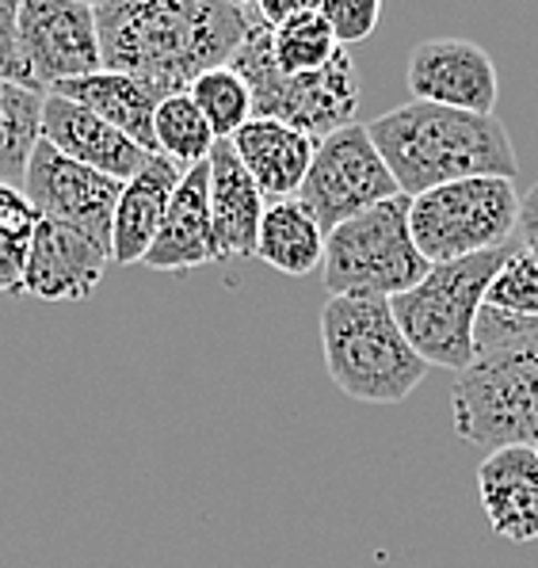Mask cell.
<instances>
[{"mask_svg": "<svg viewBox=\"0 0 538 568\" xmlns=\"http://www.w3.org/2000/svg\"><path fill=\"white\" fill-rule=\"evenodd\" d=\"M253 256L264 260L267 267H275L280 275L306 278L325 260V233H321L314 214L298 199L267 203Z\"/></svg>", "mask_w": 538, "mask_h": 568, "instance_id": "obj_21", "label": "cell"}, {"mask_svg": "<svg viewBox=\"0 0 538 568\" xmlns=\"http://www.w3.org/2000/svg\"><path fill=\"white\" fill-rule=\"evenodd\" d=\"M516 180L477 176L432 187L409 199L413 244L432 267L505 248L519 230Z\"/></svg>", "mask_w": 538, "mask_h": 568, "instance_id": "obj_8", "label": "cell"}, {"mask_svg": "<svg viewBox=\"0 0 538 568\" xmlns=\"http://www.w3.org/2000/svg\"><path fill=\"white\" fill-rule=\"evenodd\" d=\"M180 180H184L180 164H172L169 156H150V164L123 183L115 222H111V260L115 264H142Z\"/></svg>", "mask_w": 538, "mask_h": 568, "instance_id": "obj_19", "label": "cell"}, {"mask_svg": "<svg viewBox=\"0 0 538 568\" xmlns=\"http://www.w3.org/2000/svg\"><path fill=\"white\" fill-rule=\"evenodd\" d=\"M16 12H20L16 0H0V81L28 84V89H34L31 69H28V61H23V50H20V34H16Z\"/></svg>", "mask_w": 538, "mask_h": 568, "instance_id": "obj_29", "label": "cell"}, {"mask_svg": "<svg viewBox=\"0 0 538 568\" xmlns=\"http://www.w3.org/2000/svg\"><path fill=\"white\" fill-rule=\"evenodd\" d=\"M62 100L81 103L84 111H92L95 119H103L108 126H115L119 134H126L134 145H142L150 156H158V142H153V115H158L161 92L150 89L145 81L126 73H100L81 77V81H65L58 89H50Z\"/></svg>", "mask_w": 538, "mask_h": 568, "instance_id": "obj_20", "label": "cell"}, {"mask_svg": "<svg viewBox=\"0 0 538 568\" xmlns=\"http://www.w3.org/2000/svg\"><path fill=\"white\" fill-rule=\"evenodd\" d=\"M367 134L405 199L477 176L516 180L519 172L511 138L497 115L409 100L367 122Z\"/></svg>", "mask_w": 538, "mask_h": 568, "instance_id": "obj_2", "label": "cell"}, {"mask_svg": "<svg viewBox=\"0 0 538 568\" xmlns=\"http://www.w3.org/2000/svg\"><path fill=\"white\" fill-rule=\"evenodd\" d=\"M153 142H158V156H169L180 169H195L206 164L219 145L214 130L206 126V119L199 115V108L191 103L187 92L164 95L158 103V115H153Z\"/></svg>", "mask_w": 538, "mask_h": 568, "instance_id": "obj_23", "label": "cell"}, {"mask_svg": "<svg viewBox=\"0 0 538 568\" xmlns=\"http://www.w3.org/2000/svg\"><path fill=\"white\" fill-rule=\"evenodd\" d=\"M477 493L497 538L538 541V450L505 447L477 466Z\"/></svg>", "mask_w": 538, "mask_h": 568, "instance_id": "obj_17", "label": "cell"}, {"mask_svg": "<svg viewBox=\"0 0 538 568\" xmlns=\"http://www.w3.org/2000/svg\"><path fill=\"white\" fill-rule=\"evenodd\" d=\"M111 264V252L100 248L92 237L54 222H39L28 252V275L23 294L39 302H84L100 286L103 271Z\"/></svg>", "mask_w": 538, "mask_h": 568, "instance_id": "obj_13", "label": "cell"}, {"mask_svg": "<svg viewBox=\"0 0 538 568\" xmlns=\"http://www.w3.org/2000/svg\"><path fill=\"white\" fill-rule=\"evenodd\" d=\"M230 150L245 164L264 203H286V199H298L309 164H314L317 142L280 119H248L230 138Z\"/></svg>", "mask_w": 538, "mask_h": 568, "instance_id": "obj_16", "label": "cell"}, {"mask_svg": "<svg viewBox=\"0 0 538 568\" xmlns=\"http://www.w3.org/2000/svg\"><path fill=\"white\" fill-rule=\"evenodd\" d=\"M16 34L39 92L103 69L95 12L84 0H23L16 12Z\"/></svg>", "mask_w": 538, "mask_h": 568, "instance_id": "obj_10", "label": "cell"}, {"mask_svg": "<svg viewBox=\"0 0 538 568\" xmlns=\"http://www.w3.org/2000/svg\"><path fill=\"white\" fill-rule=\"evenodd\" d=\"M519 244H527L531 252H538V183L524 195L519 203Z\"/></svg>", "mask_w": 538, "mask_h": 568, "instance_id": "obj_33", "label": "cell"}, {"mask_svg": "<svg viewBox=\"0 0 538 568\" xmlns=\"http://www.w3.org/2000/svg\"><path fill=\"white\" fill-rule=\"evenodd\" d=\"M321 16H325L328 31L336 34V47L348 50L352 42L370 39L382 20V4L378 0H325L317 4Z\"/></svg>", "mask_w": 538, "mask_h": 568, "instance_id": "obj_27", "label": "cell"}, {"mask_svg": "<svg viewBox=\"0 0 538 568\" xmlns=\"http://www.w3.org/2000/svg\"><path fill=\"white\" fill-rule=\"evenodd\" d=\"M248 84L253 119H280L302 130L314 142L352 126L359 111V69L348 50H336L333 61L317 73L283 77L272 58V28L260 20L256 4H245V39L230 61Z\"/></svg>", "mask_w": 538, "mask_h": 568, "instance_id": "obj_5", "label": "cell"}, {"mask_svg": "<svg viewBox=\"0 0 538 568\" xmlns=\"http://www.w3.org/2000/svg\"><path fill=\"white\" fill-rule=\"evenodd\" d=\"M481 332H489V336H500V332H524V336H538V325H531V321H511V317H505V313L481 305L474 336H481Z\"/></svg>", "mask_w": 538, "mask_h": 568, "instance_id": "obj_31", "label": "cell"}, {"mask_svg": "<svg viewBox=\"0 0 538 568\" xmlns=\"http://www.w3.org/2000/svg\"><path fill=\"white\" fill-rule=\"evenodd\" d=\"M336 50H341L336 47V34L328 31L317 4H309L302 16H294L291 23L272 31V58L283 77L317 73V69H325L333 61Z\"/></svg>", "mask_w": 538, "mask_h": 568, "instance_id": "obj_24", "label": "cell"}, {"mask_svg": "<svg viewBox=\"0 0 538 568\" xmlns=\"http://www.w3.org/2000/svg\"><path fill=\"white\" fill-rule=\"evenodd\" d=\"M511 248H516V241L505 244V248L481 252V256L428 267V275L413 291L397 294L389 302L397 328L405 332L413 352L428 366H447V371L458 374L474 363L477 313L485 305L493 275L500 271Z\"/></svg>", "mask_w": 538, "mask_h": 568, "instance_id": "obj_6", "label": "cell"}, {"mask_svg": "<svg viewBox=\"0 0 538 568\" xmlns=\"http://www.w3.org/2000/svg\"><path fill=\"white\" fill-rule=\"evenodd\" d=\"M28 252H31V244L0 241V298L23 294V275H28Z\"/></svg>", "mask_w": 538, "mask_h": 568, "instance_id": "obj_30", "label": "cell"}, {"mask_svg": "<svg viewBox=\"0 0 538 568\" xmlns=\"http://www.w3.org/2000/svg\"><path fill=\"white\" fill-rule=\"evenodd\" d=\"M397 195H402L397 180L389 176L367 126L352 122V126L317 142L314 164H309L306 183L298 191V203L314 214L321 233H333L336 225L352 222V217L367 214L370 206L389 203Z\"/></svg>", "mask_w": 538, "mask_h": 568, "instance_id": "obj_9", "label": "cell"}, {"mask_svg": "<svg viewBox=\"0 0 538 568\" xmlns=\"http://www.w3.org/2000/svg\"><path fill=\"white\" fill-rule=\"evenodd\" d=\"M535 450H538V443H535Z\"/></svg>", "mask_w": 538, "mask_h": 568, "instance_id": "obj_34", "label": "cell"}, {"mask_svg": "<svg viewBox=\"0 0 538 568\" xmlns=\"http://www.w3.org/2000/svg\"><path fill=\"white\" fill-rule=\"evenodd\" d=\"M405 84L416 103H436L470 115H497L500 77L489 50L470 39H428L405 61Z\"/></svg>", "mask_w": 538, "mask_h": 568, "instance_id": "obj_12", "label": "cell"}, {"mask_svg": "<svg viewBox=\"0 0 538 568\" xmlns=\"http://www.w3.org/2000/svg\"><path fill=\"white\" fill-rule=\"evenodd\" d=\"M211 164H195L184 172L176 195L161 217V230L153 237L142 264L158 275H187L195 267L219 264L211 222Z\"/></svg>", "mask_w": 538, "mask_h": 568, "instance_id": "obj_15", "label": "cell"}, {"mask_svg": "<svg viewBox=\"0 0 538 568\" xmlns=\"http://www.w3.org/2000/svg\"><path fill=\"white\" fill-rule=\"evenodd\" d=\"M187 95L199 108V115L206 119V126L214 130L219 142H230V138L253 119V95H248V84L241 81V73L233 65L203 73L187 89Z\"/></svg>", "mask_w": 538, "mask_h": 568, "instance_id": "obj_25", "label": "cell"}, {"mask_svg": "<svg viewBox=\"0 0 538 568\" xmlns=\"http://www.w3.org/2000/svg\"><path fill=\"white\" fill-rule=\"evenodd\" d=\"M428 260L416 252L409 233V199L370 206L367 214L325 233L321 283L328 298H386L413 291L428 275Z\"/></svg>", "mask_w": 538, "mask_h": 568, "instance_id": "obj_7", "label": "cell"}, {"mask_svg": "<svg viewBox=\"0 0 538 568\" xmlns=\"http://www.w3.org/2000/svg\"><path fill=\"white\" fill-rule=\"evenodd\" d=\"M458 439L481 450L538 443V336H474V363L450 386Z\"/></svg>", "mask_w": 538, "mask_h": 568, "instance_id": "obj_3", "label": "cell"}, {"mask_svg": "<svg viewBox=\"0 0 538 568\" xmlns=\"http://www.w3.org/2000/svg\"><path fill=\"white\" fill-rule=\"evenodd\" d=\"M92 12L103 69L138 77L161 100L230 65L245 39V4L230 0H111Z\"/></svg>", "mask_w": 538, "mask_h": 568, "instance_id": "obj_1", "label": "cell"}, {"mask_svg": "<svg viewBox=\"0 0 538 568\" xmlns=\"http://www.w3.org/2000/svg\"><path fill=\"white\" fill-rule=\"evenodd\" d=\"M42 100L47 92L0 81V183L23 187L34 145L42 142Z\"/></svg>", "mask_w": 538, "mask_h": 568, "instance_id": "obj_22", "label": "cell"}, {"mask_svg": "<svg viewBox=\"0 0 538 568\" xmlns=\"http://www.w3.org/2000/svg\"><path fill=\"white\" fill-rule=\"evenodd\" d=\"M42 142L69 156V161L84 164L92 172H103V176L119 183L134 180L150 164V153L142 145H134L115 126L95 119L81 103L62 100L54 92H47V100H42Z\"/></svg>", "mask_w": 538, "mask_h": 568, "instance_id": "obj_14", "label": "cell"}, {"mask_svg": "<svg viewBox=\"0 0 538 568\" xmlns=\"http://www.w3.org/2000/svg\"><path fill=\"white\" fill-rule=\"evenodd\" d=\"M39 210L31 206L28 191L0 183V241L31 244L34 230H39Z\"/></svg>", "mask_w": 538, "mask_h": 568, "instance_id": "obj_28", "label": "cell"}, {"mask_svg": "<svg viewBox=\"0 0 538 568\" xmlns=\"http://www.w3.org/2000/svg\"><path fill=\"white\" fill-rule=\"evenodd\" d=\"M485 305L511 321L538 325V252H531L527 244H516L497 275H493Z\"/></svg>", "mask_w": 538, "mask_h": 568, "instance_id": "obj_26", "label": "cell"}, {"mask_svg": "<svg viewBox=\"0 0 538 568\" xmlns=\"http://www.w3.org/2000/svg\"><path fill=\"white\" fill-rule=\"evenodd\" d=\"M321 352L333 386L363 405H402L428 378L386 298H328L321 310Z\"/></svg>", "mask_w": 538, "mask_h": 568, "instance_id": "obj_4", "label": "cell"}, {"mask_svg": "<svg viewBox=\"0 0 538 568\" xmlns=\"http://www.w3.org/2000/svg\"><path fill=\"white\" fill-rule=\"evenodd\" d=\"M309 4H314V0H260L256 12H260V20L275 31V28H283V23H291L294 16L306 12Z\"/></svg>", "mask_w": 538, "mask_h": 568, "instance_id": "obj_32", "label": "cell"}, {"mask_svg": "<svg viewBox=\"0 0 538 568\" xmlns=\"http://www.w3.org/2000/svg\"><path fill=\"white\" fill-rule=\"evenodd\" d=\"M23 191H28L31 206L39 210L42 222L84 233L100 248L111 252V222H115V206L119 195H123L119 180L84 169V164L50 150L47 142H39L31 153Z\"/></svg>", "mask_w": 538, "mask_h": 568, "instance_id": "obj_11", "label": "cell"}, {"mask_svg": "<svg viewBox=\"0 0 538 568\" xmlns=\"http://www.w3.org/2000/svg\"><path fill=\"white\" fill-rule=\"evenodd\" d=\"M211 222H214V244H219V264L241 260L256 252L260 222H264V195L230 150V142H219L211 153Z\"/></svg>", "mask_w": 538, "mask_h": 568, "instance_id": "obj_18", "label": "cell"}]
</instances>
